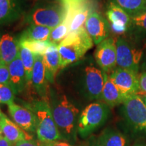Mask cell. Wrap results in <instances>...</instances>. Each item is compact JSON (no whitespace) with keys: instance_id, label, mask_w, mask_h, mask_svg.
<instances>
[{"instance_id":"23","label":"cell","mask_w":146,"mask_h":146,"mask_svg":"<svg viewBox=\"0 0 146 146\" xmlns=\"http://www.w3.org/2000/svg\"><path fill=\"white\" fill-rule=\"evenodd\" d=\"M131 18L140 15L146 10V0H110Z\"/></svg>"},{"instance_id":"32","label":"cell","mask_w":146,"mask_h":146,"mask_svg":"<svg viewBox=\"0 0 146 146\" xmlns=\"http://www.w3.org/2000/svg\"><path fill=\"white\" fill-rule=\"evenodd\" d=\"M110 29L113 32L118 35L124 34L129 30V27L123 23H110Z\"/></svg>"},{"instance_id":"11","label":"cell","mask_w":146,"mask_h":146,"mask_svg":"<svg viewBox=\"0 0 146 146\" xmlns=\"http://www.w3.org/2000/svg\"><path fill=\"white\" fill-rule=\"evenodd\" d=\"M139 74L128 69L117 68L110 74L109 78L124 96L135 95L139 91Z\"/></svg>"},{"instance_id":"12","label":"cell","mask_w":146,"mask_h":146,"mask_svg":"<svg viewBox=\"0 0 146 146\" xmlns=\"http://www.w3.org/2000/svg\"><path fill=\"white\" fill-rule=\"evenodd\" d=\"M85 28L94 44L98 45L108 38L110 31V25L101 14L97 12H92L87 18Z\"/></svg>"},{"instance_id":"16","label":"cell","mask_w":146,"mask_h":146,"mask_svg":"<svg viewBox=\"0 0 146 146\" xmlns=\"http://www.w3.org/2000/svg\"><path fill=\"white\" fill-rule=\"evenodd\" d=\"M8 68L10 71V85L16 94L21 93L29 84L20 54L8 65Z\"/></svg>"},{"instance_id":"15","label":"cell","mask_w":146,"mask_h":146,"mask_svg":"<svg viewBox=\"0 0 146 146\" xmlns=\"http://www.w3.org/2000/svg\"><path fill=\"white\" fill-rule=\"evenodd\" d=\"M8 110L14 123L23 130L36 132L35 116L31 110L13 103L8 105Z\"/></svg>"},{"instance_id":"24","label":"cell","mask_w":146,"mask_h":146,"mask_svg":"<svg viewBox=\"0 0 146 146\" xmlns=\"http://www.w3.org/2000/svg\"><path fill=\"white\" fill-rule=\"evenodd\" d=\"M106 16L110 23H123L130 28L131 24V17L123 10L115 5L112 2H110Z\"/></svg>"},{"instance_id":"28","label":"cell","mask_w":146,"mask_h":146,"mask_svg":"<svg viewBox=\"0 0 146 146\" xmlns=\"http://www.w3.org/2000/svg\"><path fill=\"white\" fill-rule=\"evenodd\" d=\"M69 32V23L66 18L61 23L53 29L51 32L49 41L54 44L59 45L66 37Z\"/></svg>"},{"instance_id":"25","label":"cell","mask_w":146,"mask_h":146,"mask_svg":"<svg viewBox=\"0 0 146 146\" xmlns=\"http://www.w3.org/2000/svg\"><path fill=\"white\" fill-rule=\"evenodd\" d=\"M129 31L137 39L146 36V10L140 15L131 18V24Z\"/></svg>"},{"instance_id":"17","label":"cell","mask_w":146,"mask_h":146,"mask_svg":"<svg viewBox=\"0 0 146 146\" xmlns=\"http://www.w3.org/2000/svg\"><path fill=\"white\" fill-rule=\"evenodd\" d=\"M19 40L12 35H3L0 39V64L8 66L19 54Z\"/></svg>"},{"instance_id":"7","label":"cell","mask_w":146,"mask_h":146,"mask_svg":"<svg viewBox=\"0 0 146 146\" xmlns=\"http://www.w3.org/2000/svg\"><path fill=\"white\" fill-rule=\"evenodd\" d=\"M110 107L104 102H94L82 111L78 118L77 133L86 138L102 127L108 118Z\"/></svg>"},{"instance_id":"6","label":"cell","mask_w":146,"mask_h":146,"mask_svg":"<svg viewBox=\"0 0 146 146\" xmlns=\"http://www.w3.org/2000/svg\"><path fill=\"white\" fill-rule=\"evenodd\" d=\"M77 73V87L85 98L90 100L101 99L106 73L89 63L80 68Z\"/></svg>"},{"instance_id":"48","label":"cell","mask_w":146,"mask_h":146,"mask_svg":"<svg viewBox=\"0 0 146 146\" xmlns=\"http://www.w3.org/2000/svg\"><path fill=\"white\" fill-rule=\"evenodd\" d=\"M145 97H146V96H145Z\"/></svg>"},{"instance_id":"9","label":"cell","mask_w":146,"mask_h":146,"mask_svg":"<svg viewBox=\"0 0 146 146\" xmlns=\"http://www.w3.org/2000/svg\"><path fill=\"white\" fill-rule=\"evenodd\" d=\"M34 4L33 0H0V26L20 20Z\"/></svg>"},{"instance_id":"22","label":"cell","mask_w":146,"mask_h":146,"mask_svg":"<svg viewBox=\"0 0 146 146\" xmlns=\"http://www.w3.org/2000/svg\"><path fill=\"white\" fill-rule=\"evenodd\" d=\"M52 29L49 27L31 25L24 31L21 35L19 41L21 40H32V41H49V38Z\"/></svg>"},{"instance_id":"1","label":"cell","mask_w":146,"mask_h":146,"mask_svg":"<svg viewBox=\"0 0 146 146\" xmlns=\"http://www.w3.org/2000/svg\"><path fill=\"white\" fill-rule=\"evenodd\" d=\"M49 100L54 122L62 139L74 143L77 134L80 116L79 109L64 94H58L52 89Z\"/></svg>"},{"instance_id":"43","label":"cell","mask_w":146,"mask_h":146,"mask_svg":"<svg viewBox=\"0 0 146 146\" xmlns=\"http://www.w3.org/2000/svg\"><path fill=\"white\" fill-rule=\"evenodd\" d=\"M143 100H144V102H145V105H146V98H143Z\"/></svg>"},{"instance_id":"44","label":"cell","mask_w":146,"mask_h":146,"mask_svg":"<svg viewBox=\"0 0 146 146\" xmlns=\"http://www.w3.org/2000/svg\"><path fill=\"white\" fill-rule=\"evenodd\" d=\"M1 114H2V112H1H1H0V118H1Z\"/></svg>"},{"instance_id":"38","label":"cell","mask_w":146,"mask_h":146,"mask_svg":"<svg viewBox=\"0 0 146 146\" xmlns=\"http://www.w3.org/2000/svg\"><path fill=\"white\" fill-rule=\"evenodd\" d=\"M132 146H146V143H142V142H139V143H137Z\"/></svg>"},{"instance_id":"39","label":"cell","mask_w":146,"mask_h":146,"mask_svg":"<svg viewBox=\"0 0 146 146\" xmlns=\"http://www.w3.org/2000/svg\"><path fill=\"white\" fill-rule=\"evenodd\" d=\"M86 0H73L72 3H81V2H85ZM72 4V3H71Z\"/></svg>"},{"instance_id":"31","label":"cell","mask_w":146,"mask_h":146,"mask_svg":"<svg viewBox=\"0 0 146 146\" xmlns=\"http://www.w3.org/2000/svg\"><path fill=\"white\" fill-rule=\"evenodd\" d=\"M0 83L10 84V71L8 66L0 64Z\"/></svg>"},{"instance_id":"40","label":"cell","mask_w":146,"mask_h":146,"mask_svg":"<svg viewBox=\"0 0 146 146\" xmlns=\"http://www.w3.org/2000/svg\"><path fill=\"white\" fill-rule=\"evenodd\" d=\"M46 1H56V2H59L63 4L64 0H46Z\"/></svg>"},{"instance_id":"49","label":"cell","mask_w":146,"mask_h":146,"mask_svg":"<svg viewBox=\"0 0 146 146\" xmlns=\"http://www.w3.org/2000/svg\"></svg>"},{"instance_id":"41","label":"cell","mask_w":146,"mask_h":146,"mask_svg":"<svg viewBox=\"0 0 146 146\" xmlns=\"http://www.w3.org/2000/svg\"><path fill=\"white\" fill-rule=\"evenodd\" d=\"M40 143H41V146H49L46 143H42V142L40 141Z\"/></svg>"},{"instance_id":"35","label":"cell","mask_w":146,"mask_h":146,"mask_svg":"<svg viewBox=\"0 0 146 146\" xmlns=\"http://www.w3.org/2000/svg\"><path fill=\"white\" fill-rule=\"evenodd\" d=\"M0 146H14V145L1 135L0 137Z\"/></svg>"},{"instance_id":"21","label":"cell","mask_w":146,"mask_h":146,"mask_svg":"<svg viewBox=\"0 0 146 146\" xmlns=\"http://www.w3.org/2000/svg\"><path fill=\"white\" fill-rule=\"evenodd\" d=\"M102 146H129V140L125 134L113 128H106L97 138Z\"/></svg>"},{"instance_id":"42","label":"cell","mask_w":146,"mask_h":146,"mask_svg":"<svg viewBox=\"0 0 146 146\" xmlns=\"http://www.w3.org/2000/svg\"><path fill=\"white\" fill-rule=\"evenodd\" d=\"M0 135H2V131H1V126H0Z\"/></svg>"},{"instance_id":"30","label":"cell","mask_w":146,"mask_h":146,"mask_svg":"<svg viewBox=\"0 0 146 146\" xmlns=\"http://www.w3.org/2000/svg\"><path fill=\"white\" fill-rule=\"evenodd\" d=\"M139 78V91L138 96H146V72H141L138 75Z\"/></svg>"},{"instance_id":"45","label":"cell","mask_w":146,"mask_h":146,"mask_svg":"<svg viewBox=\"0 0 146 146\" xmlns=\"http://www.w3.org/2000/svg\"><path fill=\"white\" fill-rule=\"evenodd\" d=\"M144 49H145V50H146V45H145V47H144Z\"/></svg>"},{"instance_id":"46","label":"cell","mask_w":146,"mask_h":146,"mask_svg":"<svg viewBox=\"0 0 146 146\" xmlns=\"http://www.w3.org/2000/svg\"><path fill=\"white\" fill-rule=\"evenodd\" d=\"M1 135H0V137H1Z\"/></svg>"},{"instance_id":"14","label":"cell","mask_w":146,"mask_h":146,"mask_svg":"<svg viewBox=\"0 0 146 146\" xmlns=\"http://www.w3.org/2000/svg\"><path fill=\"white\" fill-rule=\"evenodd\" d=\"M65 18L69 23L68 34L78 31L84 27L90 14V9L85 2L74 3L66 7Z\"/></svg>"},{"instance_id":"10","label":"cell","mask_w":146,"mask_h":146,"mask_svg":"<svg viewBox=\"0 0 146 146\" xmlns=\"http://www.w3.org/2000/svg\"><path fill=\"white\" fill-rule=\"evenodd\" d=\"M116 40L107 38L98 45L94 57L96 63L105 73L112 72L116 66Z\"/></svg>"},{"instance_id":"37","label":"cell","mask_w":146,"mask_h":146,"mask_svg":"<svg viewBox=\"0 0 146 146\" xmlns=\"http://www.w3.org/2000/svg\"><path fill=\"white\" fill-rule=\"evenodd\" d=\"M79 146H102V145H100L96 139L95 140V141H93L92 142H89V143L83 144V145H79Z\"/></svg>"},{"instance_id":"18","label":"cell","mask_w":146,"mask_h":146,"mask_svg":"<svg viewBox=\"0 0 146 146\" xmlns=\"http://www.w3.org/2000/svg\"><path fill=\"white\" fill-rule=\"evenodd\" d=\"M125 99L126 97L122 94L119 89L109 78L108 74L106 73L104 86L100 100L109 107H114L122 104Z\"/></svg>"},{"instance_id":"13","label":"cell","mask_w":146,"mask_h":146,"mask_svg":"<svg viewBox=\"0 0 146 146\" xmlns=\"http://www.w3.org/2000/svg\"><path fill=\"white\" fill-rule=\"evenodd\" d=\"M46 78V72L43 55L35 54V63L33 68L31 84L41 100L49 102L50 97L47 96L48 85Z\"/></svg>"},{"instance_id":"27","label":"cell","mask_w":146,"mask_h":146,"mask_svg":"<svg viewBox=\"0 0 146 146\" xmlns=\"http://www.w3.org/2000/svg\"><path fill=\"white\" fill-rule=\"evenodd\" d=\"M20 45L21 46L26 47L31 51L34 54L44 55L47 49L53 43L50 41H32V40H21L19 41Z\"/></svg>"},{"instance_id":"33","label":"cell","mask_w":146,"mask_h":146,"mask_svg":"<svg viewBox=\"0 0 146 146\" xmlns=\"http://www.w3.org/2000/svg\"><path fill=\"white\" fill-rule=\"evenodd\" d=\"M14 146H41V143L30 139H26L17 142Z\"/></svg>"},{"instance_id":"47","label":"cell","mask_w":146,"mask_h":146,"mask_svg":"<svg viewBox=\"0 0 146 146\" xmlns=\"http://www.w3.org/2000/svg\"><path fill=\"white\" fill-rule=\"evenodd\" d=\"M0 112H1V110H0Z\"/></svg>"},{"instance_id":"26","label":"cell","mask_w":146,"mask_h":146,"mask_svg":"<svg viewBox=\"0 0 146 146\" xmlns=\"http://www.w3.org/2000/svg\"><path fill=\"white\" fill-rule=\"evenodd\" d=\"M19 54L24 68H25V72H26L27 82H28V84H30L33 68L35 63V54L29 49L21 46V45H20Z\"/></svg>"},{"instance_id":"2","label":"cell","mask_w":146,"mask_h":146,"mask_svg":"<svg viewBox=\"0 0 146 146\" xmlns=\"http://www.w3.org/2000/svg\"><path fill=\"white\" fill-rule=\"evenodd\" d=\"M94 45V41L85 27L78 31L68 34L58 45L60 68H64L83 57Z\"/></svg>"},{"instance_id":"4","label":"cell","mask_w":146,"mask_h":146,"mask_svg":"<svg viewBox=\"0 0 146 146\" xmlns=\"http://www.w3.org/2000/svg\"><path fill=\"white\" fill-rule=\"evenodd\" d=\"M66 11L62 3L44 0L35 3L24 17L31 25H39L53 29L64 20Z\"/></svg>"},{"instance_id":"34","label":"cell","mask_w":146,"mask_h":146,"mask_svg":"<svg viewBox=\"0 0 146 146\" xmlns=\"http://www.w3.org/2000/svg\"><path fill=\"white\" fill-rule=\"evenodd\" d=\"M46 143H47V145L49 146H72L69 142L60 141V140Z\"/></svg>"},{"instance_id":"20","label":"cell","mask_w":146,"mask_h":146,"mask_svg":"<svg viewBox=\"0 0 146 146\" xmlns=\"http://www.w3.org/2000/svg\"><path fill=\"white\" fill-rule=\"evenodd\" d=\"M43 58L47 80L48 83H53L54 82L56 72L60 68L58 45L53 43L43 55Z\"/></svg>"},{"instance_id":"8","label":"cell","mask_w":146,"mask_h":146,"mask_svg":"<svg viewBox=\"0 0 146 146\" xmlns=\"http://www.w3.org/2000/svg\"><path fill=\"white\" fill-rule=\"evenodd\" d=\"M116 65L118 68L139 72L144 52L143 48L135 47L125 38L116 39Z\"/></svg>"},{"instance_id":"36","label":"cell","mask_w":146,"mask_h":146,"mask_svg":"<svg viewBox=\"0 0 146 146\" xmlns=\"http://www.w3.org/2000/svg\"><path fill=\"white\" fill-rule=\"evenodd\" d=\"M140 69L141 72H146V51L144 53L143 58H142L141 65H140Z\"/></svg>"},{"instance_id":"5","label":"cell","mask_w":146,"mask_h":146,"mask_svg":"<svg viewBox=\"0 0 146 146\" xmlns=\"http://www.w3.org/2000/svg\"><path fill=\"white\" fill-rule=\"evenodd\" d=\"M124 121L134 135L146 136V105L138 95L126 98L120 109Z\"/></svg>"},{"instance_id":"3","label":"cell","mask_w":146,"mask_h":146,"mask_svg":"<svg viewBox=\"0 0 146 146\" xmlns=\"http://www.w3.org/2000/svg\"><path fill=\"white\" fill-rule=\"evenodd\" d=\"M33 112L36 119V133L39 141L42 143L62 140L61 134L53 118L49 102L43 100H33L25 104Z\"/></svg>"},{"instance_id":"19","label":"cell","mask_w":146,"mask_h":146,"mask_svg":"<svg viewBox=\"0 0 146 146\" xmlns=\"http://www.w3.org/2000/svg\"><path fill=\"white\" fill-rule=\"evenodd\" d=\"M0 126L3 136L14 145L18 141L27 139V135L24 132V130L9 119L3 113L0 118Z\"/></svg>"},{"instance_id":"29","label":"cell","mask_w":146,"mask_h":146,"mask_svg":"<svg viewBox=\"0 0 146 146\" xmlns=\"http://www.w3.org/2000/svg\"><path fill=\"white\" fill-rule=\"evenodd\" d=\"M16 94L10 84L0 83V103L10 105L14 103Z\"/></svg>"}]
</instances>
